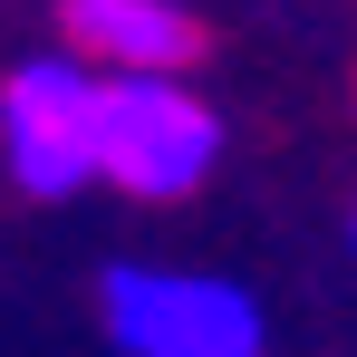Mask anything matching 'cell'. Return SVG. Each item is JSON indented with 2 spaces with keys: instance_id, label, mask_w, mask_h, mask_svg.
<instances>
[{
  "instance_id": "3",
  "label": "cell",
  "mask_w": 357,
  "mask_h": 357,
  "mask_svg": "<svg viewBox=\"0 0 357 357\" xmlns=\"http://www.w3.org/2000/svg\"><path fill=\"white\" fill-rule=\"evenodd\" d=\"M0 165L29 203H68L97 183V68L39 49L0 77Z\"/></svg>"
},
{
  "instance_id": "1",
  "label": "cell",
  "mask_w": 357,
  "mask_h": 357,
  "mask_svg": "<svg viewBox=\"0 0 357 357\" xmlns=\"http://www.w3.org/2000/svg\"><path fill=\"white\" fill-rule=\"evenodd\" d=\"M222 165V116L165 77V68H107L97 77V183L126 203H183Z\"/></svg>"
},
{
  "instance_id": "4",
  "label": "cell",
  "mask_w": 357,
  "mask_h": 357,
  "mask_svg": "<svg viewBox=\"0 0 357 357\" xmlns=\"http://www.w3.org/2000/svg\"><path fill=\"white\" fill-rule=\"evenodd\" d=\"M59 29H68V59H87L97 77L107 68H183L203 59V20L183 0H59Z\"/></svg>"
},
{
  "instance_id": "5",
  "label": "cell",
  "mask_w": 357,
  "mask_h": 357,
  "mask_svg": "<svg viewBox=\"0 0 357 357\" xmlns=\"http://www.w3.org/2000/svg\"><path fill=\"white\" fill-rule=\"evenodd\" d=\"M348 251H357V213H348Z\"/></svg>"
},
{
  "instance_id": "2",
  "label": "cell",
  "mask_w": 357,
  "mask_h": 357,
  "mask_svg": "<svg viewBox=\"0 0 357 357\" xmlns=\"http://www.w3.org/2000/svg\"><path fill=\"white\" fill-rule=\"evenodd\" d=\"M107 338L126 357H271L261 299L222 271H165V261H116L97 280Z\"/></svg>"
}]
</instances>
